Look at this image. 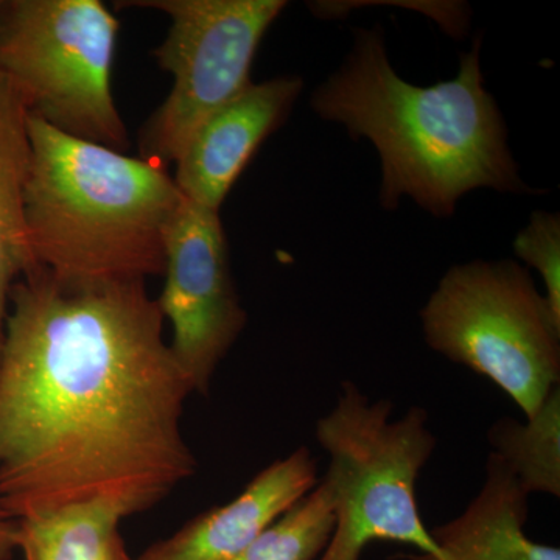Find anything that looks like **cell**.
I'll list each match as a JSON object with an SVG mask.
<instances>
[{
  "label": "cell",
  "mask_w": 560,
  "mask_h": 560,
  "mask_svg": "<svg viewBox=\"0 0 560 560\" xmlns=\"http://www.w3.org/2000/svg\"><path fill=\"white\" fill-rule=\"evenodd\" d=\"M145 282L66 285L35 268L10 294L0 350V508L28 517L109 501L153 510L197 474L194 389Z\"/></svg>",
  "instance_id": "obj_1"
},
{
  "label": "cell",
  "mask_w": 560,
  "mask_h": 560,
  "mask_svg": "<svg viewBox=\"0 0 560 560\" xmlns=\"http://www.w3.org/2000/svg\"><path fill=\"white\" fill-rule=\"evenodd\" d=\"M481 40L460 57L456 79L412 86L386 57L382 31H360L345 66L320 84L312 108L353 139L374 143L382 160L381 201L411 197L434 217L453 215L467 191H530L508 147L499 106L486 91Z\"/></svg>",
  "instance_id": "obj_2"
},
{
  "label": "cell",
  "mask_w": 560,
  "mask_h": 560,
  "mask_svg": "<svg viewBox=\"0 0 560 560\" xmlns=\"http://www.w3.org/2000/svg\"><path fill=\"white\" fill-rule=\"evenodd\" d=\"M25 223L35 268L66 285L162 276L183 194L165 167L72 138L28 114Z\"/></svg>",
  "instance_id": "obj_3"
},
{
  "label": "cell",
  "mask_w": 560,
  "mask_h": 560,
  "mask_svg": "<svg viewBox=\"0 0 560 560\" xmlns=\"http://www.w3.org/2000/svg\"><path fill=\"white\" fill-rule=\"evenodd\" d=\"M393 410L390 401H372L355 383L342 382L334 410L316 422V440L330 458L320 482L335 515L329 544L316 560H360L377 540L436 555L416 493L436 438L423 408L390 420Z\"/></svg>",
  "instance_id": "obj_4"
},
{
  "label": "cell",
  "mask_w": 560,
  "mask_h": 560,
  "mask_svg": "<svg viewBox=\"0 0 560 560\" xmlns=\"http://www.w3.org/2000/svg\"><path fill=\"white\" fill-rule=\"evenodd\" d=\"M427 345L495 383L530 418L560 381V320L511 260L445 272L422 313Z\"/></svg>",
  "instance_id": "obj_5"
},
{
  "label": "cell",
  "mask_w": 560,
  "mask_h": 560,
  "mask_svg": "<svg viewBox=\"0 0 560 560\" xmlns=\"http://www.w3.org/2000/svg\"><path fill=\"white\" fill-rule=\"evenodd\" d=\"M117 35L98 0H7L0 73L32 116L121 153L130 140L110 91Z\"/></svg>",
  "instance_id": "obj_6"
},
{
  "label": "cell",
  "mask_w": 560,
  "mask_h": 560,
  "mask_svg": "<svg viewBox=\"0 0 560 560\" xmlns=\"http://www.w3.org/2000/svg\"><path fill=\"white\" fill-rule=\"evenodd\" d=\"M119 5L160 10L172 20L154 50L173 88L139 136L142 160L165 167L194 131L249 86L260 40L285 10L283 0H130Z\"/></svg>",
  "instance_id": "obj_7"
},
{
  "label": "cell",
  "mask_w": 560,
  "mask_h": 560,
  "mask_svg": "<svg viewBox=\"0 0 560 560\" xmlns=\"http://www.w3.org/2000/svg\"><path fill=\"white\" fill-rule=\"evenodd\" d=\"M162 276L164 290L156 302L172 324L168 346L194 394L208 396L246 324L219 210L183 197L165 237Z\"/></svg>",
  "instance_id": "obj_8"
},
{
  "label": "cell",
  "mask_w": 560,
  "mask_h": 560,
  "mask_svg": "<svg viewBox=\"0 0 560 560\" xmlns=\"http://www.w3.org/2000/svg\"><path fill=\"white\" fill-rule=\"evenodd\" d=\"M301 90L298 77L250 83L202 121L175 162L173 179L183 197L220 212L235 180L289 116Z\"/></svg>",
  "instance_id": "obj_9"
},
{
  "label": "cell",
  "mask_w": 560,
  "mask_h": 560,
  "mask_svg": "<svg viewBox=\"0 0 560 560\" xmlns=\"http://www.w3.org/2000/svg\"><path fill=\"white\" fill-rule=\"evenodd\" d=\"M318 486L311 448L276 459L223 506L202 512L131 560H232Z\"/></svg>",
  "instance_id": "obj_10"
},
{
  "label": "cell",
  "mask_w": 560,
  "mask_h": 560,
  "mask_svg": "<svg viewBox=\"0 0 560 560\" xmlns=\"http://www.w3.org/2000/svg\"><path fill=\"white\" fill-rule=\"evenodd\" d=\"M528 497L503 460L490 453L480 493L459 517L430 530L436 555L407 559L560 560L559 548L526 536Z\"/></svg>",
  "instance_id": "obj_11"
},
{
  "label": "cell",
  "mask_w": 560,
  "mask_h": 560,
  "mask_svg": "<svg viewBox=\"0 0 560 560\" xmlns=\"http://www.w3.org/2000/svg\"><path fill=\"white\" fill-rule=\"evenodd\" d=\"M28 167V110L0 73V350L11 290L22 276L35 270L25 223Z\"/></svg>",
  "instance_id": "obj_12"
},
{
  "label": "cell",
  "mask_w": 560,
  "mask_h": 560,
  "mask_svg": "<svg viewBox=\"0 0 560 560\" xmlns=\"http://www.w3.org/2000/svg\"><path fill=\"white\" fill-rule=\"evenodd\" d=\"M124 511L109 501H90L18 522V551L24 560H131L120 523Z\"/></svg>",
  "instance_id": "obj_13"
},
{
  "label": "cell",
  "mask_w": 560,
  "mask_h": 560,
  "mask_svg": "<svg viewBox=\"0 0 560 560\" xmlns=\"http://www.w3.org/2000/svg\"><path fill=\"white\" fill-rule=\"evenodd\" d=\"M492 453L530 493L560 497V390L555 388L525 423L501 418L490 427Z\"/></svg>",
  "instance_id": "obj_14"
},
{
  "label": "cell",
  "mask_w": 560,
  "mask_h": 560,
  "mask_svg": "<svg viewBox=\"0 0 560 560\" xmlns=\"http://www.w3.org/2000/svg\"><path fill=\"white\" fill-rule=\"evenodd\" d=\"M334 526L329 492L318 482L232 560H316L329 544Z\"/></svg>",
  "instance_id": "obj_15"
},
{
  "label": "cell",
  "mask_w": 560,
  "mask_h": 560,
  "mask_svg": "<svg viewBox=\"0 0 560 560\" xmlns=\"http://www.w3.org/2000/svg\"><path fill=\"white\" fill-rule=\"evenodd\" d=\"M515 254L540 272L545 300L560 320V219L558 213H533L528 226L514 242Z\"/></svg>",
  "instance_id": "obj_16"
},
{
  "label": "cell",
  "mask_w": 560,
  "mask_h": 560,
  "mask_svg": "<svg viewBox=\"0 0 560 560\" xmlns=\"http://www.w3.org/2000/svg\"><path fill=\"white\" fill-rule=\"evenodd\" d=\"M18 551V522L0 508V560H10Z\"/></svg>",
  "instance_id": "obj_17"
},
{
  "label": "cell",
  "mask_w": 560,
  "mask_h": 560,
  "mask_svg": "<svg viewBox=\"0 0 560 560\" xmlns=\"http://www.w3.org/2000/svg\"><path fill=\"white\" fill-rule=\"evenodd\" d=\"M7 0H0V24H2L3 13H5Z\"/></svg>",
  "instance_id": "obj_18"
}]
</instances>
